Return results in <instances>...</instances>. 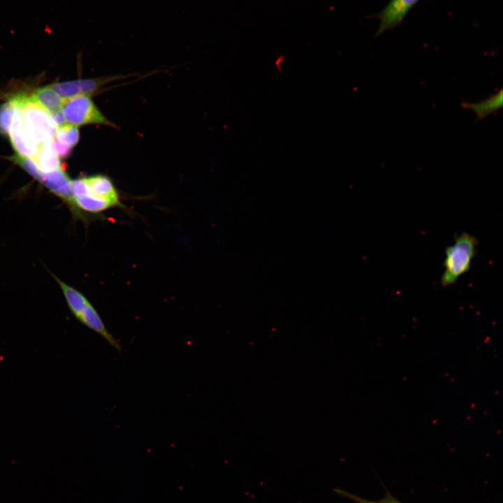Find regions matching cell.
I'll use <instances>...</instances> for the list:
<instances>
[{"label":"cell","instance_id":"1","mask_svg":"<svg viewBox=\"0 0 503 503\" xmlns=\"http://www.w3.org/2000/svg\"><path fill=\"white\" fill-rule=\"evenodd\" d=\"M10 101L21 110L22 137L29 144L38 148L45 140L55 136L57 126L51 116L30 96L15 95Z\"/></svg>","mask_w":503,"mask_h":503},{"label":"cell","instance_id":"2","mask_svg":"<svg viewBox=\"0 0 503 503\" xmlns=\"http://www.w3.org/2000/svg\"><path fill=\"white\" fill-rule=\"evenodd\" d=\"M477 245L478 240L474 236L463 232L455 238L453 244L446 247L444 270L441 278L443 286L454 284L469 270L476 254Z\"/></svg>","mask_w":503,"mask_h":503},{"label":"cell","instance_id":"3","mask_svg":"<svg viewBox=\"0 0 503 503\" xmlns=\"http://www.w3.org/2000/svg\"><path fill=\"white\" fill-rule=\"evenodd\" d=\"M62 112L65 122L76 126L89 124L113 126L87 95L64 100Z\"/></svg>","mask_w":503,"mask_h":503},{"label":"cell","instance_id":"4","mask_svg":"<svg viewBox=\"0 0 503 503\" xmlns=\"http://www.w3.org/2000/svg\"><path fill=\"white\" fill-rule=\"evenodd\" d=\"M117 79V77H105L94 79H82L54 83L49 85L63 100L76 96H89L96 93L105 85Z\"/></svg>","mask_w":503,"mask_h":503},{"label":"cell","instance_id":"5","mask_svg":"<svg viewBox=\"0 0 503 503\" xmlns=\"http://www.w3.org/2000/svg\"><path fill=\"white\" fill-rule=\"evenodd\" d=\"M419 0H390L386 6L375 17L379 24L375 36L398 27L403 21L409 10Z\"/></svg>","mask_w":503,"mask_h":503},{"label":"cell","instance_id":"6","mask_svg":"<svg viewBox=\"0 0 503 503\" xmlns=\"http://www.w3.org/2000/svg\"><path fill=\"white\" fill-rule=\"evenodd\" d=\"M89 187V194L112 203L115 207L122 206L117 191L107 176L102 175L85 177Z\"/></svg>","mask_w":503,"mask_h":503},{"label":"cell","instance_id":"7","mask_svg":"<svg viewBox=\"0 0 503 503\" xmlns=\"http://www.w3.org/2000/svg\"><path fill=\"white\" fill-rule=\"evenodd\" d=\"M52 276L61 288L69 309L78 319L91 302L81 292L67 284L53 274H52Z\"/></svg>","mask_w":503,"mask_h":503},{"label":"cell","instance_id":"8","mask_svg":"<svg viewBox=\"0 0 503 503\" xmlns=\"http://www.w3.org/2000/svg\"><path fill=\"white\" fill-rule=\"evenodd\" d=\"M52 117L62 112L64 100L48 85L36 89L30 96Z\"/></svg>","mask_w":503,"mask_h":503},{"label":"cell","instance_id":"9","mask_svg":"<svg viewBox=\"0 0 503 503\" xmlns=\"http://www.w3.org/2000/svg\"><path fill=\"white\" fill-rule=\"evenodd\" d=\"M503 94L500 89L488 98L476 103L462 102V108L472 110L478 119H483L502 107Z\"/></svg>","mask_w":503,"mask_h":503},{"label":"cell","instance_id":"10","mask_svg":"<svg viewBox=\"0 0 503 503\" xmlns=\"http://www.w3.org/2000/svg\"><path fill=\"white\" fill-rule=\"evenodd\" d=\"M52 138L45 140L40 145L34 156L38 168L44 173L61 168L59 156L52 146Z\"/></svg>","mask_w":503,"mask_h":503},{"label":"cell","instance_id":"11","mask_svg":"<svg viewBox=\"0 0 503 503\" xmlns=\"http://www.w3.org/2000/svg\"><path fill=\"white\" fill-rule=\"evenodd\" d=\"M79 136L78 127L66 123L57 127L54 137L60 143L72 148L78 143Z\"/></svg>","mask_w":503,"mask_h":503},{"label":"cell","instance_id":"12","mask_svg":"<svg viewBox=\"0 0 503 503\" xmlns=\"http://www.w3.org/2000/svg\"><path fill=\"white\" fill-rule=\"evenodd\" d=\"M14 112L15 105L10 100L0 105V133L8 136Z\"/></svg>","mask_w":503,"mask_h":503},{"label":"cell","instance_id":"13","mask_svg":"<svg viewBox=\"0 0 503 503\" xmlns=\"http://www.w3.org/2000/svg\"><path fill=\"white\" fill-rule=\"evenodd\" d=\"M334 492L343 497H346L348 499H350L355 502L356 503H402L400 501H399L398 499H396L392 494H391L388 491L386 492L385 496L379 500H368L366 499H363L360 497V496H358L354 494H351L347 491L343 490L342 489L336 488L334 490Z\"/></svg>","mask_w":503,"mask_h":503},{"label":"cell","instance_id":"14","mask_svg":"<svg viewBox=\"0 0 503 503\" xmlns=\"http://www.w3.org/2000/svg\"><path fill=\"white\" fill-rule=\"evenodd\" d=\"M52 143L59 157L65 158L71 153L72 148L60 143L55 137L52 138Z\"/></svg>","mask_w":503,"mask_h":503}]
</instances>
